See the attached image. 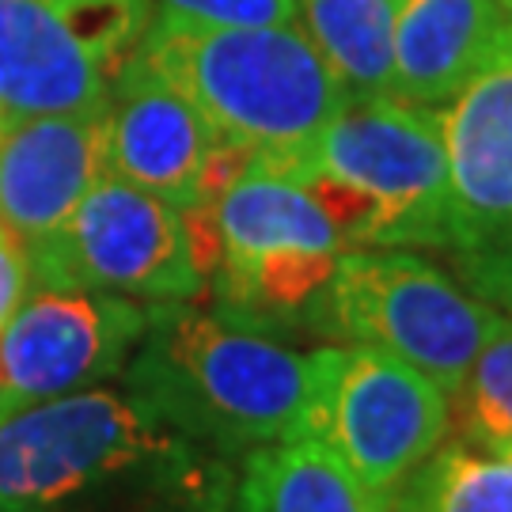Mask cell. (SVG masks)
Segmentation results:
<instances>
[{"label":"cell","instance_id":"obj_3","mask_svg":"<svg viewBox=\"0 0 512 512\" xmlns=\"http://www.w3.org/2000/svg\"><path fill=\"white\" fill-rule=\"evenodd\" d=\"M255 160L308 186L349 251H448V152L437 110L399 95L349 99L304 148Z\"/></svg>","mask_w":512,"mask_h":512},{"label":"cell","instance_id":"obj_15","mask_svg":"<svg viewBox=\"0 0 512 512\" xmlns=\"http://www.w3.org/2000/svg\"><path fill=\"white\" fill-rule=\"evenodd\" d=\"M232 497L239 512H384L327 448L308 437L247 452Z\"/></svg>","mask_w":512,"mask_h":512},{"label":"cell","instance_id":"obj_14","mask_svg":"<svg viewBox=\"0 0 512 512\" xmlns=\"http://www.w3.org/2000/svg\"><path fill=\"white\" fill-rule=\"evenodd\" d=\"M205 220L217 258H247L285 247L304 251H349L323 205L293 175L251 156V164L209 205H194ZM213 258V266H217Z\"/></svg>","mask_w":512,"mask_h":512},{"label":"cell","instance_id":"obj_2","mask_svg":"<svg viewBox=\"0 0 512 512\" xmlns=\"http://www.w3.org/2000/svg\"><path fill=\"white\" fill-rule=\"evenodd\" d=\"M126 391L224 459L293 440L308 399V349L236 327L198 300L145 304Z\"/></svg>","mask_w":512,"mask_h":512},{"label":"cell","instance_id":"obj_11","mask_svg":"<svg viewBox=\"0 0 512 512\" xmlns=\"http://www.w3.org/2000/svg\"><path fill=\"white\" fill-rule=\"evenodd\" d=\"M107 171L148 194L194 209L220 141L164 76L133 54L118 65L103 103Z\"/></svg>","mask_w":512,"mask_h":512},{"label":"cell","instance_id":"obj_12","mask_svg":"<svg viewBox=\"0 0 512 512\" xmlns=\"http://www.w3.org/2000/svg\"><path fill=\"white\" fill-rule=\"evenodd\" d=\"M107 171L103 107L0 122V228L35 255Z\"/></svg>","mask_w":512,"mask_h":512},{"label":"cell","instance_id":"obj_7","mask_svg":"<svg viewBox=\"0 0 512 512\" xmlns=\"http://www.w3.org/2000/svg\"><path fill=\"white\" fill-rule=\"evenodd\" d=\"M31 266V289H88L145 304L198 300L205 274L179 205L103 171Z\"/></svg>","mask_w":512,"mask_h":512},{"label":"cell","instance_id":"obj_21","mask_svg":"<svg viewBox=\"0 0 512 512\" xmlns=\"http://www.w3.org/2000/svg\"><path fill=\"white\" fill-rule=\"evenodd\" d=\"M31 293V266L16 239L0 228V330L16 315L23 296Z\"/></svg>","mask_w":512,"mask_h":512},{"label":"cell","instance_id":"obj_4","mask_svg":"<svg viewBox=\"0 0 512 512\" xmlns=\"http://www.w3.org/2000/svg\"><path fill=\"white\" fill-rule=\"evenodd\" d=\"M137 54L190 99L220 145L251 156L304 148L349 103L300 23L209 27L152 12Z\"/></svg>","mask_w":512,"mask_h":512},{"label":"cell","instance_id":"obj_6","mask_svg":"<svg viewBox=\"0 0 512 512\" xmlns=\"http://www.w3.org/2000/svg\"><path fill=\"white\" fill-rule=\"evenodd\" d=\"M497 311L448 266L406 247L342 251L327 293V338L384 349L452 399Z\"/></svg>","mask_w":512,"mask_h":512},{"label":"cell","instance_id":"obj_5","mask_svg":"<svg viewBox=\"0 0 512 512\" xmlns=\"http://www.w3.org/2000/svg\"><path fill=\"white\" fill-rule=\"evenodd\" d=\"M296 437L315 440L384 505L406 475L452 437V399L384 349H308V399Z\"/></svg>","mask_w":512,"mask_h":512},{"label":"cell","instance_id":"obj_16","mask_svg":"<svg viewBox=\"0 0 512 512\" xmlns=\"http://www.w3.org/2000/svg\"><path fill=\"white\" fill-rule=\"evenodd\" d=\"M395 12L399 0H296L300 31L349 99L391 95Z\"/></svg>","mask_w":512,"mask_h":512},{"label":"cell","instance_id":"obj_19","mask_svg":"<svg viewBox=\"0 0 512 512\" xmlns=\"http://www.w3.org/2000/svg\"><path fill=\"white\" fill-rule=\"evenodd\" d=\"M167 16L209 27H270L296 23V0H156Z\"/></svg>","mask_w":512,"mask_h":512},{"label":"cell","instance_id":"obj_1","mask_svg":"<svg viewBox=\"0 0 512 512\" xmlns=\"http://www.w3.org/2000/svg\"><path fill=\"white\" fill-rule=\"evenodd\" d=\"M228 459L133 391L88 387L0 418V512H224Z\"/></svg>","mask_w":512,"mask_h":512},{"label":"cell","instance_id":"obj_20","mask_svg":"<svg viewBox=\"0 0 512 512\" xmlns=\"http://www.w3.org/2000/svg\"><path fill=\"white\" fill-rule=\"evenodd\" d=\"M448 270H452L482 304H490V308L501 311L505 319H512V247L452 258Z\"/></svg>","mask_w":512,"mask_h":512},{"label":"cell","instance_id":"obj_8","mask_svg":"<svg viewBox=\"0 0 512 512\" xmlns=\"http://www.w3.org/2000/svg\"><path fill=\"white\" fill-rule=\"evenodd\" d=\"M152 0H0V122L107 103Z\"/></svg>","mask_w":512,"mask_h":512},{"label":"cell","instance_id":"obj_9","mask_svg":"<svg viewBox=\"0 0 512 512\" xmlns=\"http://www.w3.org/2000/svg\"><path fill=\"white\" fill-rule=\"evenodd\" d=\"M145 304L88 289H31L0 330V418L126 372Z\"/></svg>","mask_w":512,"mask_h":512},{"label":"cell","instance_id":"obj_17","mask_svg":"<svg viewBox=\"0 0 512 512\" xmlns=\"http://www.w3.org/2000/svg\"><path fill=\"white\" fill-rule=\"evenodd\" d=\"M384 512H512V452H478L448 437L395 486Z\"/></svg>","mask_w":512,"mask_h":512},{"label":"cell","instance_id":"obj_13","mask_svg":"<svg viewBox=\"0 0 512 512\" xmlns=\"http://www.w3.org/2000/svg\"><path fill=\"white\" fill-rule=\"evenodd\" d=\"M505 38L497 0H399L391 95L440 110Z\"/></svg>","mask_w":512,"mask_h":512},{"label":"cell","instance_id":"obj_10","mask_svg":"<svg viewBox=\"0 0 512 512\" xmlns=\"http://www.w3.org/2000/svg\"><path fill=\"white\" fill-rule=\"evenodd\" d=\"M448 152L444 258L512 247V35L437 110Z\"/></svg>","mask_w":512,"mask_h":512},{"label":"cell","instance_id":"obj_22","mask_svg":"<svg viewBox=\"0 0 512 512\" xmlns=\"http://www.w3.org/2000/svg\"><path fill=\"white\" fill-rule=\"evenodd\" d=\"M501 4V16H505V31L512 35V0H497Z\"/></svg>","mask_w":512,"mask_h":512},{"label":"cell","instance_id":"obj_18","mask_svg":"<svg viewBox=\"0 0 512 512\" xmlns=\"http://www.w3.org/2000/svg\"><path fill=\"white\" fill-rule=\"evenodd\" d=\"M452 437L478 452H512V319L501 311L452 391Z\"/></svg>","mask_w":512,"mask_h":512}]
</instances>
